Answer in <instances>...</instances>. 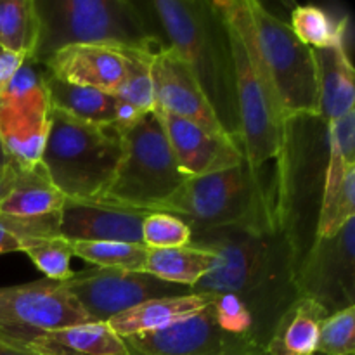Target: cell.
<instances>
[{
	"instance_id": "cell-31",
	"label": "cell",
	"mask_w": 355,
	"mask_h": 355,
	"mask_svg": "<svg viewBox=\"0 0 355 355\" xmlns=\"http://www.w3.org/2000/svg\"><path fill=\"white\" fill-rule=\"evenodd\" d=\"M142 245L155 250L182 248L193 241V227L166 211H151L142 220Z\"/></svg>"
},
{
	"instance_id": "cell-9",
	"label": "cell",
	"mask_w": 355,
	"mask_h": 355,
	"mask_svg": "<svg viewBox=\"0 0 355 355\" xmlns=\"http://www.w3.org/2000/svg\"><path fill=\"white\" fill-rule=\"evenodd\" d=\"M49 113L45 68L33 59H24L0 90V142L16 168L30 170L40 165Z\"/></svg>"
},
{
	"instance_id": "cell-5",
	"label": "cell",
	"mask_w": 355,
	"mask_h": 355,
	"mask_svg": "<svg viewBox=\"0 0 355 355\" xmlns=\"http://www.w3.org/2000/svg\"><path fill=\"white\" fill-rule=\"evenodd\" d=\"M40 40L35 61L44 64L69 45L158 51L165 47L141 6L128 0H35Z\"/></svg>"
},
{
	"instance_id": "cell-13",
	"label": "cell",
	"mask_w": 355,
	"mask_h": 355,
	"mask_svg": "<svg viewBox=\"0 0 355 355\" xmlns=\"http://www.w3.org/2000/svg\"><path fill=\"white\" fill-rule=\"evenodd\" d=\"M328 162L315 238H331L355 218V110L326 125Z\"/></svg>"
},
{
	"instance_id": "cell-33",
	"label": "cell",
	"mask_w": 355,
	"mask_h": 355,
	"mask_svg": "<svg viewBox=\"0 0 355 355\" xmlns=\"http://www.w3.org/2000/svg\"><path fill=\"white\" fill-rule=\"evenodd\" d=\"M318 354L355 355V305L324 319L318 342Z\"/></svg>"
},
{
	"instance_id": "cell-8",
	"label": "cell",
	"mask_w": 355,
	"mask_h": 355,
	"mask_svg": "<svg viewBox=\"0 0 355 355\" xmlns=\"http://www.w3.org/2000/svg\"><path fill=\"white\" fill-rule=\"evenodd\" d=\"M121 156L101 203L132 210L159 211L187 177L180 172L155 111L120 127Z\"/></svg>"
},
{
	"instance_id": "cell-27",
	"label": "cell",
	"mask_w": 355,
	"mask_h": 355,
	"mask_svg": "<svg viewBox=\"0 0 355 355\" xmlns=\"http://www.w3.org/2000/svg\"><path fill=\"white\" fill-rule=\"evenodd\" d=\"M155 52L139 49H132L128 52L127 78L120 92L114 96L118 101V127L132 123L155 107V90L151 80V58Z\"/></svg>"
},
{
	"instance_id": "cell-1",
	"label": "cell",
	"mask_w": 355,
	"mask_h": 355,
	"mask_svg": "<svg viewBox=\"0 0 355 355\" xmlns=\"http://www.w3.org/2000/svg\"><path fill=\"white\" fill-rule=\"evenodd\" d=\"M191 245L218 257L215 269L191 291L238 298L252 315L255 336L266 350L281 315L298 298L300 252L290 225L193 232Z\"/></svg>"
},
{
	"instance_id": "cell-21",
	"label": "cell",
	"mask_w": 355,
	"mask_h": 355,
	"mask_svg": "<svg viewBox=\"0 0 355 355\" xmlns=\"http://www.w3.org/2000/svg\"><path fill=\"white\" fill-rule=\"evenodd\" d=\"M328 315L318 302L298 297L281 315L266 355H315L321 326Z\"/></svg>"
},
{
	"instance_id": "cell-24",
	"label": "cell",
	"mask_w": 355,
	"mask_h": 355,
	"mask_svg": "<svg viewBox=\"0 0 355 355\" xmlns=\"http://www.w3.org/2000/svg\"><path fill=\"white\" fill-rule=\"evenodd\" d=\"M217 262V253L196 245L166 250L149 248L144 274L177 286L194 288L215 269Z\"/></svg>"
},
{
	"instance_id": "cell-3",
	"label": "cell",
	"mask_w": 355,
	"mask_h": 355,
	"mask_svg": "<svg viewBox=\"0 0 355 355\" xmlns=\"http://www.w3.org/2000/svg\"><path fill=\"white\" fill-rule=\"evenodd\" d=\"M148 7L166 45L187 62L222 128L239 144L234 59L227 26L214 0H153Z\"/></svg>"
},
{
	"instance_id": "cell-11",
	"label": "cell",
	"mask_w": 355,
	"mask_h": 355,
	"mask_svg": "<svg viewBox=\"0 0 355 355\" xmlns=\"http://www.w3.org/2000/svg\"><path fill=\"white\" fill-rule=\"evenodd\" d=\"M298 297L329 314L355 305V218L331 238H315L297 267Z\"/></svg>"
},
{
	"instance_id": "cell-30",
	"label": "cell",
	"mask_w": 355,
	"mask_h": 355,
	"mask_svg": "<svg viewBox=\"0 0 355 355\" xmlns=\"http://www.w3.org/2000/svg\"><path fill=\"white\" fill-rule=\"evenodd\" d=\"M21 253L28 255L45 279L62 283L73 276L71 246L62 238H24Z\"/></svg>"
},
{
	"instance_id": "cell-35",
	"label": "cell",
	"mask_w": 355,
	"mask_h": 355,
	"mask_svg": "<svg viewBox=\"0 0 355 355\" xmlns=\"http://www.w3.org/2000/svg\"><path fill=\"white\" fill-rule=\"evenodd\" d=\"M16 173L17 170L12 163L0 172V200H2V198L9 193L10 187H12L14 180H16Z\"/></svg>"
},
{
	"instance_id": "cell-19",
	"label": "cell",
	"mask_w": 355,
	"mask_h": 355,
	"mask_svg": "<svg viewBox=\"0 0 355 355\" xmlns=\"http://www.w3.org/2000/svg\"><path fill=\"white\" fill-rule=\"evenodd\" d=\"M215 302V295L208 293H187L173 295V297L155 298L144 304H139L128 311L121 312L116 318L106 322L114 335L120 338L144 335V333L159 331L170 326L194 318L207 311Z\"/></svg>"
},
{
	"instance_id": "cell-25",
	"label": "cell",
	"mask_w": 355,
	"mask_h": 355,
	"mask_svg": "<svg viewBox=\"0 0 355 355\" xmlns=\"http://www.w3.org/2000/svg\"><path fill=\"white\" fill-rule=\"evenodd\" d=\"M45 85H47L51 106L55 110L89 123H118V101L111 94L66 83L47 73V69H45Z\"/></svg>"
},
{
	"instance_id": "cell-38",
	"label": "cell",
	"mask_w": 355,
	"mask_h": 355,
	"mask_svg": "<svg viewBox=\"0 0 355 355\" xmlns=\"http://www.w3.org/2000/svg\"><path fill=\"white\" fill-rule=\"evenodd\" d=\"M315 355H322V354H315Z\"/></svg>"
},
{
	"instance_id": "cell-2",
	"label": "cell",
	"mask_w": 355,
	"mask_h": 355,
	"mask_svg": "<svg viewBox=\"0 0 355 355\" xmlns=\"http://www.w3.org/2000/svg\"><path fill=\"white\" fill-rule=\"evenodd\" d=\"M262 170L245 162L232 168L203 177H191L177 189L159 211L189 222L193 232L217 229H263L288 224V187L283 162L276 163L270 184Z\"/></svg>"
},
{
	"instance_id": "cell-34",
	"label": "cell",
	"mask_w": 355,
	"mask_h": 355,
	"mask_svg": "<svg viewBox=\"0 0 355 355\" xmlns=\"http://www.w3.org/2000/svg\"><path fill=\"white\" fill-rule=\"evenodd\" d=\"M23 61L24 59L17 58V55L0 49V90L9 83V80L12 78L14 73L17 71V68L23 64Z\"/></svg>"
},
{
	"instance_id": "cell-20",
	"label": "cell",
	"mask_w": 355,
	"mask_h": 355,
	"mask_svg": "<svg viewBox=\"0 0 355 355\" xmlns=\"http://www.w3.org/2000/svg\"><path fill=\"white\" fill-rule=\"evenodd\" d=\"M21 347L38 355H128L123 340L106 322L40 333Z\"/></svg>"
},
{
	"instance_id": "cell-22",
	"label": "cell",
	"mask_w": 355,
	"mask_h": 355,
	"mask_svg": "<svg viewBox=\"0 0 355 355\" xmlns=\"http://www.w3.org/2000/svg\"><path fill=\"white\" fill-rule=\"evenodd\" d=\"M16 170L12 187L0 200V215L12 218H44L58 215L66 198L55 189L44 166Z\"/></svg>"
},
{
	"instance_id": "cell-18",
	"label": "cell",
	"mask_w": 355,
	"mask_h": 355,
	"mask_svg": "<svg viewBox=\"0 0 355 355\" xmlns=\"http://www.w3.org/2000/svg\"><path fill=\"white\" fill-rule=\"evenodd\" d=\"M130 51L106 45H69L52 54L42 66L66 83L116 96L127 78Z\"/></svg>"
},
{
	"instance_id": "cell-32",
	"label": "cell",
	"mask_w": 355,
	"mask_h": 355,
	"mask_svg": "<svg viewBox=\"0 0 355 355\" xmlns=\"http://www.w3.org/2000/svg\"><path fill=\"white\" fill-rule=\"evenodd\" d=\"M59 214L44 218H12L0 215V255L21 252L24 238H59Z\"/></svg>"
},
{
	"instance_id": "cell-7",
	"label": "cell",
	"mask_w": 355,
	"mask_h": 355,
	"mask_svg": "<svg viewBox=\"0 0 355 355\" xmlns=\"http://www.w3.org/2000/svg\"><path fill=\"white\" fill-rule=\"evenodd\" d=\"M245 21L284 123L319 118L321 78L315 51L259 0H243Z\"/></svg>"
},
{
	"instance_id": "cell-28",
	"label": "cell",
	"mask_w": 355,
	"mask_h": 355,
	"mask_svg": "<svg viewBox=\"0 0 355 355\" xmlns=\"http://www.w3.org/2000/svg\"><path fill=\"white\" fill-rule=\"evenodd\" d=\"M288 24L298 40L312 51H329L347 45L349 17L335 19L328 10L318 6L295 7Z\"/></svg>"
},
{
	"instance_id": "cell-26",
	"label": "cell",
	"mask_w": 355,
	"mask_h": 355,
	"mask_svg": "<svg viewBox=\"0 0 355 355\" xmlns=\"http://www.w3.org/2000/svg\"><path fill=\"white\" fill-rule=\"evenodd\" d=\"M40 40V16L35 0H0V49L33 59Z\"/></svg>"
},
{
	"instance_id": "cell-16",
	"label": "cell",
	"mask_w": 355,
	"mask_h": 355,
	"mask_svg": "<svg viewBox=\"0 0 355 355\" xmlns=\"http://www.w3.org/2000/svg\"><path fill=\"white\" fill-rule=\"evenodd\" d=\"M153 111L165 130L180 172L187 179L222 172L245 162L241 148L231 137L211 134L159 106L153 107Z\"/></svg>"
},
{
	"instance_id": "cell-23",
	"label": "cell",
	"mask_w": 355,
	"mask_h": 355,
	"mask_svg": "<svg viewBox=\"0 0 355 355\" xmlns=\"http://www.w3.org/2000/svg\"><path fill=\"white\" fill-rule=\"evenodd\" d=\"M315 55L321 78L319 118L328 125L355 110V69L347 45L329 51H315Z\"/></svg>"
},
{
	"instance_id": "cell-15",
	"label": "cell",
	"mask_w": 355,
	"mask_h": 355,
	"mask_svg": "<svg viewBox=\"0 0 355 355\" xmlns=\"http://www.w3.org/2000/svg\"><path fill=\"white\" fill-rule=\"evenodd\" d=\"M151 80L155 90V106H159L184 120L193 121L211 134L231 137L222 128L214 107L208 103L187 62L168 45L153 54Z\"/></svg>"
},
{
	"instance_id": "cell-10",
	"label": "cell",
	"mask_w": 355,
	"mask_h": 355,
	"mask_svg": "<svg viewBox=\"0 0 355 355\" xmlns=\"http://www.w3.org/2000/svg\"><path fill=\"white\" fill-rule=\"evenodd\" d=\"M92 322L64 284L51 279L0 288V338L23 345L47 331Z\"/></svg>"
},
{
	"instance_id": "cell-6",
	"label": "cell",
	"mask_w": 355,
	"mask_h": 355,
	"mask_svg": "<svg viewBox=\"0 0 355 355\" xmlns=\"http://www.w3.org/2000/svg\"><path fill=\"white\" fill-rule=\"evenodd\" d=\"M121 156L118 125H97L51 106L40 165L55 189L75 201H99Z\"/></svg>"
},
{
	"instance_id": "cell-4",
	"label": "cell",
	"mask_w": 355,
	"mask_h": 355,
	"mask_svg": "<svg viewBox=\"0 0 355 355\" xmlns=\"http://www.w3.org/2000/svg\"><path fill=\"white\" fill-rule=\"evenodd\" d=\"M231 42L239 116V146L252 170L279 162L286 151L288 128L281 116L272 87L257 55L245 21L243 0H214Z\"/></svg>"
},
{
	"instance_id": "cell-29",
	"label": "cell",
	"mask_w": 355,
	"mask_h": 355,
	"mask_svg": "<svg viewBox=\"0 0 355 355\" xmlns=\"http://www.w3.org/2000/svg\"><path fill=\"white\" fill-rule=\"evenodd\" d=\"M73 257L85 260L99 269H118L128 272H144L148 246L142 243H69Z\"/></svg>"
},
{
	"instance_id": "cell-36",
	"label": "cell",
	"mask_w": 355,
	"mask_h": 355,
	"mask_svg": "<svg viewBox=\"0 0 355 355\" xmlns=\"http://www.w3.org/2000/svg\"><path fill=\"white\" fill-rule=\"evenodd\" d=\"M0 355H38L31 352L26 347L16 345V343H10L7 340L0 338Z\"/></svg>"
},
{
	"instance_id": "cell-14",
	"label": "cell",
	"mask_w": 355,
	"mask_h": 355,
	"mask_svg": "<svg viewBox=\"0 0 355 355\" xmlns=\"http://www.w3.org/2000/svg\"><path fill=\"white\" fill-rule=\"evenodd\" d=\"M121 340L128 355H266L253 343L224 331L211 305L170 328Z\"/></svg>"
},
{
	"instance_id": "cell-37",
	"label": "cell",
	"mask_w": 355,
	"mask_h": 355,
	"mask_svg": "<svg viewBox=\"0 0 355 355\" xmlns=\"http://www.w3.org/2000/svg\"><path fill=\"white\" fill-rule=\"evenodd\" d=\"M9 165H10V159H9V156L6 155V151H3L2 142H0V172H2V170Z\"/></svg>"
},
{
	"instance_id": "cell-17",
	"label": "cell",
	"mask_w": 355,
	"mask_h": 355,
	"mask_svg": "<svg viewBox=\"0 0 355 355\" xmlns=\"http://www.w3.org/2000/svg\"><path fill=\"white\" fill-rule=\"evenodd\" d=\"M146 215L101 201L66 200L59 211V238L68 243H142Z\"/></svg>"
},
{
	"instance_id": "cell-12",
	"label": "cell",
	"mask_w": 355,
	"mask_h": 355,
	"mask_svg": "<svg viewBox=\"0 0 355 355\" xmlns=\"http://www.w3.org/2000/svg\"><path fill=\"white\" fill-rule=\"evenodd\" d=\"M62 284L92 322H107L148 300L184 293L182 286L165 283L149 274L99 267L73 272Z\"/></svg>"
}]
</instances>
